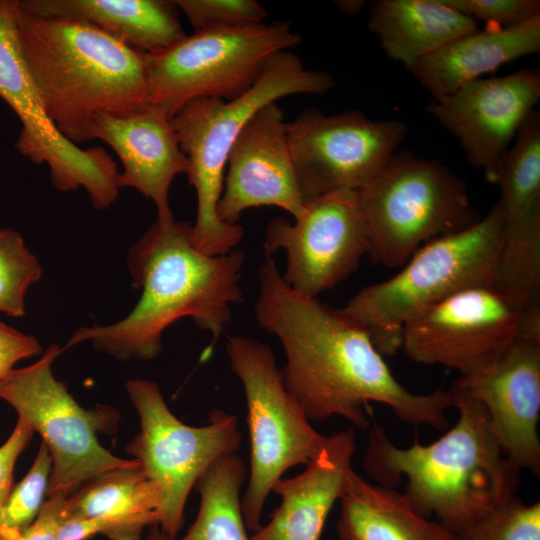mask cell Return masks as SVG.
<instances>
[{
    "instance_id": "cell-1",
    "label": "cell",
    "mask_w": 540,
    "mask_h": 540,
    "mask_svg": "<svg viewBox=\"0 0 540 540\" xmlns=\"http://www.w3.org/2000/svg\"><path fill=\"white\" fill-rule=\"evenodd\" d=\"M254 309L259 326L283 347V384L309 420L340 416L364 430L370 424L369 402H379L406 423L447 428L445 411L453 405L450 391L407 390L368 333L341 309L294 291L272 255H264L259 267Z\"/></svg>"
},
{
    "instance_id": "cell-2",
    "label": "cell",
    "mask_w": 540,
    "mask_h": 540,
    "mask_svg": "<svg viewBox=\"0 0 540 540\" xmlns=\"http://www.w3.org/2000/svg\"><path fill=\"white\" fill-rule=\"evenodd\" d=\"M191 227L156 219L128 255L133 285L142 289L134 309L115 324L79 328L66 347L89 342L120 360H151L164 330L184 317L212 335L213 347L231 321L232 306L243 302L245 253L203 254L191 242Z\"/></svg>"
},
{
    "instance_id": "cell-3",
    "label": "cell",
    "mask_w": 540,
    "mask_h": 540,
    "mask_svg": "<svg viewBox=\"0 0 540 540\" xmlns=\"http://www.w3.org/2000/svg\"><path fill=\"white\" fill-rule=\"evenodd\" d=\"M450 393L459 417L444 435L428 445L415 437L400 448L374 423L363 467L377 484L391 488L406 477L411 505L457 534L514 497L520 469L504 455L482 403L454 386Z\"/></svg>"
},
{
    "instance_id": "cell-4",
    "label": "cell",
    "mask_w": 540,
    "mask_h": 540,
    "mask_svg": "<svg viewBox=\"0 0 540 540\" xmlns=\"http://www.w3.org/2000/svg\"><path fill=\"white\" fill-rule=\"evenodd\" d=\"M21 52L49 120L77 145L94 119L149 104L145 55L85 23L42 17L18 0Z\"/></svg>"
},
{
    "instance_id": "cell-5",
    "label": "cell",
    "mask_w": 540,
    "mask_h": 540,
    "mask_svg": "<svg viewBox=\"0 0 540 540\" xmlns=\"http://www.w3.org/2000/svg\"><path fill=\"white\" fill-rule=\"evenodd\" d=\"M333 77L307 69L292 50L275 54L256 83L239 97L225 101L194 99L171 118L182 152L188 159L187 176L196 192L197 213L191 242L201 253L216 256L233 251L243 227L226 224L217 214L228 155L246 124L265 106L294 94H325Z\"/></svg>"
},
{
    "instance_id": "cell-6",
    "label": "cell",
    "mask_w": 540,
    "mask_h": 540,
    "mask_svg": "<svg viewBox=\"0 0 540 540\" xmlns=\"http://www.w3.org/2000/svg\"><path fill=\"white\" fill-rule=\"evenodd\" d=\"M502 244L503 213L497 201L472 226L425 243L398 273L361 289L341 310L368 333L381 354L393 355L412 318L463 289L498 282Z\"/></svg>"
},
{
    "instance_id": "cell-7",
    "label": "cell",
    "mask_w": 540,
    "mask_h": 540,
    "mask_svg": "<svg viewBox=\"0 0 540 540\" xmlns=\"http://www.w3.org/2000/svg\"><path fill=\"white\" fill-rule=\"evenodd\" d=\"M375 264L403 266L425 243L481 219L466 182L448 166L411 151L392 153L357 191Z\"/></svg>"
},
{
    "instance_id": "cell-8",
    "label": "cell",
    "mask_w": 540,
    "mask_h": 540,
    "mask_svg": "<svg viewBox=\"0 0 540 540\" xmlns=\"http://www.w3.org/2000/svg\"><path fill=\"white\" fill-rule=\"evenodd\" d=\"M300 42L286 21L195 31L144 54L149 104L172 118L194 99L233 100L256 83L275 54Z\"/></svg>"
},
{
    "instance_id": "cell-9",
    "label": "cell",
    "mask_w": 540,
    "mask_h": 540,
    "mask_svg": "<svg viewBox=\"0 0 540 540\" xmlns=\"http://www.w3.org/2000/svg\"><path fill=\"white\" fill-rule=\"evenodd\" d=\"M231 370L240 379L246 400L250 470L241 498L247 529L258 531L265 502L275 484L292 467L306 465L326 437L286 390L273 350L243 335L227 336Z\"/></svg>"
},
{
    "instance_id": "cell-10",
    "label": "cell",
    "mask_w": 540,
    "mask_h": 540,
    "mask_svg": "<svg viewBox=\"0 0 540 540\" xmlns=\"http://www.w3.org/2000/svg\"><path fill=\"white\" fill-rule=\"evenodd\" d=\"M126 390L140 420V431L127 444L126 452L155 485L160 497L158 526L174 540L198 479L217 459L239 449L242 436L237 418L215 408L208 424L189 426L170 411L155 382L129 380Z\"/></svg>"
},
{
    "instance_id": "cell-11",
    "label": "cell",
    "mask_w": 540,
    "mask_h": 540,
    "mask_svg": "<svg viewBox=\"0 0 540 540\" xmlns=\"http://www.w3.org/2000/svg\"><path fill=\"white\" fill-rule=\"evenodd\" d=\"M60 353L51 344L35 363L13 369L0 382V399L40 434L49 451L47 497H69L93 478L137 462L115 456L99 443L96 432L116 422V414L108 408L86 410L74 400L52 372Z\"/></svg>"
},
{
    "instance_id": "cell-12",
    "label": "cell",
    "mask_w": 540,
    "mask_h": 540,
    "mask_svg": "<svg viewBox=\"0 0 540 540\" xmlns=\"http://www.w3.org/2000/svg\"><path fill=\"white\" fill-rule=\"evenodd\" d=\"M533 304L497 283L469 287L408 321L401 348L417 363L441 365L457 370L460 377L469 376L507 351Z\"/></svg>"
},
{
    "instance_id": "cell-13",
    "label": "cell",
    "mask_w": 540,
    "mask_h": 540,
    "mask_svg": "<svg viewBox=\"0 0 540 540\" xmlns=\"http://www.w3.org/2000/svg\"><path fill=\"white\" fill-rule=\"evenodd\" d=\"M301 194L363 188L407 135L399 120L374 121L360 111L327 115L309 108L285 124Z\"/></svg>"
},
{
    "instance_id": "cell-14",
    "label": "cell",
    "mask_w": 540,
    "mask_h": 540,
    "mask_svg": "<svg viewBox=\"0 0 540 540\" xmlns=\"http://www.w3.org/2000/svg\"><path fill=\"white\" fill-rule=\"evenodd\" d=\"M264 255L286 253L283 280L297 293L317 298L346 279L369 253L367 226L357 191L341 189L305 202L291 224L277 217L265 232Z\"/></svg>"
},
{
    "instance_id": "cell-15",
    "label": "cell",
    "mask_w": 540,
    "mask_h": 540,
    "mask_svg": "<svg viewBox=\"0 0 540 540\" xmlns=\"http://www.w3.org/2000/svg\"><path fill=\"white\" fill-rule=\"evenodd\" d=\"M454 387L485 407L506 458L540 473V306L531 307L520 334L491 366L459 377Z\"/></svg>"
},
{
    "instance_id": "cell-16",
    "label": "cell",
    "mask_w": 540,
    "mask_h": 540,
    "mask_svg": "<svg viewBox=\"0 0 540 540\" xmlns=\"http://www.w3.org/2000/svg\"><path fill=\"white\" fill-rule=\"evenodd\" d=\"M539 100L540 73L525 68L471 81L432 100L426 111L458 139L470 165L496 184L507 150Z\"/></svg>"
},
{
    "instance_id": "cell-17",
    "label": "cell",
    "mask_w": 540,
    "mask_h": 540,
    "mask_svg": "<svg viewBox=\"0 0 540 540\" xmlns=\"http://www.w3.org/2000/svg\"><path fill=\"white\" fill-rule=\"evenodd\" d=\"M283 111L273 102L246 124L227 158L217 214L235 225L253 207L275 206L301 215V194L289 152Z\"/></svg>"
},
{
    "instance_id": "cell-18",
    "label": "cell",
    "mask_w": 540,
    "mask_h": 540,
    "mask_svg": "<svg viewBox=\"0 0 540 540\" xmlns=\"http://www.w3.org/2000/svg\"><path fill=\"white\" fill-rule=\"evenodd\" d=\"M91 138L107 143L119 157L123 171L117 185L132 187L156 206L157 219H174L169 188L179 174H187L188 159L182 152L171 118L150 104L124 114H101L92 124Z\"/></svg>"
},
{
    "instance_id": "cell-19",
    "label": "cell",
    "mask_w": 540,
    "mask_h": 540,
    "mask_svg": "<svg viewBox=\"0 0 540 540\" xmlns=\"http://www.w3.org/2000/svg\"><path fill=\"white\" fill-rule=\"evenodd\" d=\"M355 447L353 428L327 436L302 473L275 484L273 492L281 503L251 540H320L327 517L354 471Z\"/></svg>"
},
{
    "instance_id": "cell-20",
    "label": "cell",
    "mask_w": 540,
    "mask_h": 540,
    "mask_svg": "<svg viewBox=\"0 0 540 540\" xmlns=\"http://www.w3.org/2000/svg\"><path fill=\"white\" fill-rule=\"evenodd\" d=\"M540 51V16L516 27L474 31L417 61L409 71L441 100L500 66Z\"/></svg>"
},
{
    "instance_id": "cell-21",
    "label": "cell",
    "mask_w": 540,
    "mask_h": 540,
    "mask_svg": "<svg viewBox=\"0 0 540 540\" xmlns=\"http://www.w3.org/2000/svg\"><path fill=\"white\" fill-rule=\"evenodd\" d=\"M33 14L93 26L131 48L153 54L186 34L178 7L168 0H19Z\"/></svg>"
},
{
    "instance_id": "cell-22",
    "label": "cell",
    "mask_w": 540,
    "mask_h": 540,
    "mask_svg": "<svg viewBox=\"0 0 540 540\" xmlns=\"http://www.w3.org/2000/svg\"><path fill=\"white\" fill-rule=\"evenodd\" d=\"M17 8L18 0H0V97L21 124L16 150L35 165L55 169L70 160L75 147L45 113L19 45Z\"/></svg>"
},
{
    "instance_id": "cell-23",
    "label": "cell",
    "mask_w": 540,
    "mask_h": 540,
    "mask_svg": "<svg viewBox=\"0 0 540 540\" xmlns=\"http://www.w3.org/2000/svg\"><path fill=\"white\" fill-rule=\"evenodd\" d=\"M368 28L385 54L408 70L453 39L477 29V21L442 0H374Z\"/></svg>"
},
{
    "instance_id": "cell-24",
    "label": "cell",
    "mask_w": 540,
    "mask_h": 540,
    "mask_svg": "<svg viewBox=\"0 0 540 540\" xmlns=\"http://www.w3.org/2000/svg\"><path fill=\"white\" fill-rule=\"evenodd\" d=\"M340 501V540H457L443 524L419 513L404 494L355 471Z\"/></svg>"
},
{
    "instance_id": "cell-25",
    "label": "cell",
    "mask_w": 540,
    "mask_h": 540,
    "mask_svg": "<svg viewBox=\"0 0 540 540\" xmlns=\"http://www.w3.org/2000/svg\"><path fill=\"white\" fill-rule=\"evenodd\" d=\"M247 469L236 453L217 459L198 479V514L180 540H251L246 532L240 491Z\"/></svg>"
},
{
    "instance_id": "cell-26",
    "label": "cell",
    "mask_w": 540,
    "mask_h": 540,
    "mask_svg": "<svg viewBox=\"0 0 540 540\" xmlns=\"http://www.w3.org/2000/svg\"><path fill=\"white\" fill-rule=\"evenodd\" d=\"M137 461V460H136ZM159 493L138 461L103 473L66 500L65 518L101 515L139 518L158 525Z\"/></svg>"
},
{
    "instance_id": "cell-27",
    "label": "cell",
    "mask_w": 540,
    "mask_h": 540,
    "mask_svg": "<svg viewBox=\"0 0 540 540\" xmlns=\"http://www.w3.org/2000/svg\"><path fill=\"white\" fill-rule=\"evenodd\" d=\"M496 184L505 221L540 212V112L533 110L507 150Z\"/></svg>"
},
{
    "instance_id": "cell-28",
    "label": "cell",
    "mask_w": 540,
    "mask_h": 540,
    "mask_svg": "<svg viewBox=\"0 0 540 540\" xmlns=\"http://www.w3.org/2000/svg\"><path fill=\"white\" fill-rule=\"evenodd\" d=\"M41 275L42 267L21 235L13 229L0 228V312L22 317L25 295Z\"/></svg>"
},
{
    "instance_id": "cell-29",
    "label": "cell",
    "mask_w": 540,
    "mask_h": 540,
    "mask_svg": "<svg viewBox=\"0 0 540 540\" xmlns=\"http://www.w3.org/2000/svg\"><path fill=\"white\" fill-rule=\"evenodd\" d=\"M52 460L41 443L27 474L11 490L0 514V540H15L35 520L47 496Z\"/></svg>"
},
{
    "instance_id": "cell-30",
    "label": "cell",
    "mask_w": 540,
    "mask_h": 540,
    "mask_svg": "<svg viewBox=\"0 0 540 540\" xmlns=\"http://www.w3.org/2000/svg\"><path fill=\"white\" fill-rule=\"evenodd\" d=\"M457 540H540V503L515 496L456 534Z\"/></svg>"
},
{
    "instance_id": "cell-31",
    "label": "cell",
    "mask_w": 540,
    "mask_h": 540,
    "mask_svg": "<svg viewBox=\"0 0 540 540\" xmlns=\"http://www.w3.org/2000/svg\"><path fill=\"white\" fill-rule=\"evenodd\" d=\"M195 31L263 23L267 10L256 0L174 1Z\"/></svg>"
},
{
    "instance_id": "cell-32",
    "label": "cell",
    "mask_w": 540,
    "mask_h": 540,
    "mask_svg": "<svg viewBox=\"0 0 540 540\" xmlns=\"http://www.w3.org/2000/svg\"><path fill=\"white\" fill-rule=\"evenodd\" d=\"M446 5L473 18L512 28L540 16L539 0H442Z\"/></svg>"
},
{
    "instance_id": "cell-33",
    "label": "cell",
    "mask_w": 540,
    "mask_h": 540,
    "mask_svg": "<svg viewBox=\"0 0 540 540\" xmlns=\"http://www.w3.org/2000/svg\"><path fill=\"white\" fill-rule=\"evenodd\" d=\"M146 527L152 526L143 519L132 517H68L62 522L56 540H87L97 534L111 540H140Z\"/></svg>"
},
{
    "instance_id": "cell-34",
    "label": "cell",
    "mask_w": 540,
    "mask_h": 540,
    "mask_svg": "<svg viewBox=\"0 0 540 540\" xmlns=\"http://www.w3.org/2000/svg\"><path fill=\"white\" fill-rule=\"evenodd\" d=\"M34 430L20 417L7 440L0 446V514L14 487L17 459L31 441Z\"/></svg>"
},
{
    "instance_id": "cell-35",
    "label": "cell",
    "mask_w": 540,
    "mask_h": 540,
    "mask_svg": "<svg viewBox=\"0 0 540 540\" xmlns=\"http://www.w3.org/2000/svg\"><path fill=\"white\" fill-rule=\"evenodd\" d=\"M41 352L42 347L35 337L0 322V382L17 362Z\"/></svg>"
},
{
    "instance_id": "cell-36",
    "label": "cell",
    "mask_w": 540,
    "mask_h": 540,
    "mask_svg": "<svg viewBox=\"0 0 540 540\" xmlns=\"http://www.w3.org/2000/svg\"><path fill=\"white\" fill-rule=\"evenodd\" d=\"M67 498L63 495L47 497L35 520L15 540H56L58 530L66 517Z\"/></svg>"
},
{
    "instance_id": "cell-37",
    "label": "cell",
    "mask_w": 540,
    "mask_h": 540,
    "mask_svg": "<svg viewBox=\"0 0 540 540\" xmlns=\"http://www.w3.org/2000/svg\"><path fill=\"white\" fill-rule=\"evenodd\" d=\"M363 0H339L335 1V5L339 10L347 15H355L359 13L365 5Z\"/></svg>"
},
{
    "instance_id": "cell-38",
    "label": "cell",
    "mask_w": 540,
    "mask_h": 540,
    "mask_svg": "<svg viewBox=\"0 0 540 540\" xmlns=\"http://www.w3.org/2000/svg\"><path fill=\"white\" fill-rule=\"evenodd\" d=\"M140 540H172L164 534L158 525L150 527L148 534Z\"/></svg>"
}]
</instances>
